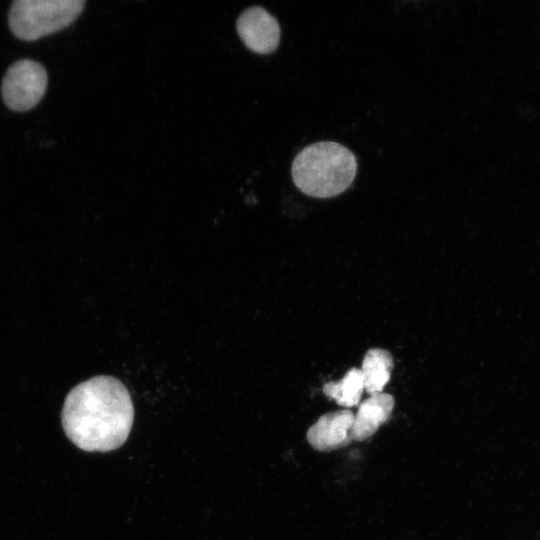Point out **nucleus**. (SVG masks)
I'll return each mask as SVG.
<instances>
[{"mask_svg":"<svg viewBox=\"0 0 540 540\" xmlns=\"http://www.w3.org/2000/svg\"><path fill=\"white\" fill-rule=\"evenodd\" d=\"M134 420L125 385L100 375L76 385L66 396L61 421L66 436L88 452H109L122 446Z\"/></svg>","mask_w":540,"mask_h":540,"instance_id":"1","label":"nucleus"},{"mask_svg":"<svg viewBox=\"0 0 540 540\" xmlns=\"http://www.w3.org/2000/svg\"><path fill=\"white\" fill-rule=\"evenodd\" d=\"M357 171L354 154L345 146L330 141L311 144L301 150L292 163L296 187L314 198H331L344 192Z\"/></svg>","mask_w":540,"mask_h":540,"instance_id":"2","label":"nucleus"},{"mask_svg":"<svg viewBox=\"0 0 540 540\" xmlns=\"http://www.w3.org/2000/svg\"><path fill=\"white\" fill-rule=\"evenodd\" d=\"M85 3V0H16L8 14L9 27L19 39L36 40L74 22Z\"/></svg>","mask_w":540,"mask_h":540,"instance_id":"3","label":"nucleus"},{"mask_svg":"<svg viewBox=\"0 0 540 540\" xmlns=\"http://www.w3.org/2000/svg\"><path fill=\"white\" fill-rule=\"evenodd\" d=\"M48 77L46 69L32 59H20L7 69L1 86L6 106L13 111H27L44 96Z\"/></svg>","mask_w":540,"mask_h":540,"instance_id":"4","label":"nucleus"},{"mask_svg":"<svg viewBox=\"0 0 540 540\" xmlns=\"http://www.w3.org/2000/svg\"><path fill=\"white\" fill-rule=\"evenodd\" d=\"M238 35L245 46L258 54L273 53L280 42L277 19L260 6L246 9L236 22Z\"/></svg>","mask_w":540,"mask_h":540,"instance_id":"5","label":"nucleus"},{"mask_svg":"<svg viewBox=\"0 0 540 540\" xmlns=\"http://www.w3.org/2000/svg\"><path fill=\"white\" fill-rule=\"evenodd\" d=\"M354 414L348 409L322 415L307 432V440L318 451H332L348 445L353 439Z\"/></svg>","mask_w":540,"mask_h":540,"instance_id":"6","label":"nucleus"},{"mask_svg":"<svg viewBox=\"0 0 540 540\" xmlns=\"http://www.w3.org/2000/svg\"><path fill=\"white\" fill-rule=\"evenodd\" d=\"M393 407V396L384 392L373 394L364 400L354 415L352 439L362 441L372 436L387 421Z\"/></svg>","mask_w":540,"mask_h":540,"instance_id":"7","label":"nucleus"},{"mask_svg":"<svg viewBox=\"0 0 540 540\" xmlns=\"http://www.w3.org/2000/svg\"><path fill=\"white\" fill-rule=\"evenodd\" d=\"M392 368L393 358L387 350L380 348L369 349L360 368L364 389L370 395L382 392L390 380Z\"/></svg>","mask_w":540,"mask_h":540,"instance_id":"8","label":"nucleus"},{"mask_svg":"<svg viewBox=\"0 0 540 540\" xmlns=\"http://www.w3.org/2000/svg\"><path fill=\"white\" fill-rule=\"evenodd\" d=\"M364 382L359 368L349 369L339 381L328 382L323 393L342 407H352L359 403L364 391Z\"/></svg>","mask_w":540,"mask_h":540,"instance_id":"9","label":"nucleus"}]
</instances>
